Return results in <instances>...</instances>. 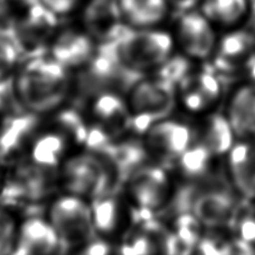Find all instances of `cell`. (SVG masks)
<instances>
[{"instance_id": "f1b7e54d", "label": "cell", "mask_w": 255, "mask_h": 255, "mask_svg": "<svg viewBox=\"0 0 255 255\" xmlns=\"http://www.w3.org/2000/svg\"><path fill=\"white\" fill-rule=\"evenodd\" d=\"M21 103L17 97L15 80L3 77L0 80V119L22 112Z\"/></svg>"}, {"instance_id": "603a6c76", "label": "cell", "mask_w": 255, "mask_h": 255, "mask_svg": "<svg viewBox=\"0 0 255 255\" xmlns=\"http://www.w3.org/2000/svg\"><path fill=\"white\" fill-rule=\"evenodd\" d=\"M235 139L238 138L226 115L213 113L205 121L200 143L211 150L215 157L229 153L235 144Z\"/></svg>"}, {"instance_id": "d6a6232c", "label": "cell", "mask_w": 255, "mask_h": 255, "mask_svg": "<svg viewBox=\"0 0 255 255\" xmlns=\"http://www.w3.org/2000/svg\"><path fill=\"white\" fill-rule=\"evenodd\" d=\"M16 223L6 211L0 209V254L12 252L16 244Z\"/></svg>"}, {"instance_id": "83f0119b", "label": "cell", "mask_w": 255, "mask_h": 255, "mask_svg": "<svg viewBox=\"0 0 255 255\" xmlns=\"http://www.w3.org/2000/svg\"><path fill=\"white\" fill-rule=\"evenodd\" d=\"M190 73V62L184 56H174L158 67L156 76L172 84H179Z\"/></svg>"}, {"instance_id": "4316f807", "label": "cell", "mask_w": 255, "mask_h": 255, "mask_svg": "<svg viewBox=\"0 0 255 255\" xmlns=\"http://www.w3.org/2000/svg\"><path fill=\"white\" fill-rule=\"evenodd\" d=\"M230 229H233L235 236L255 249V199H245L236 211Z\"/></svg>"}, {"instance_id": "e575fe53", "label": "cell", "mask_w": 255, "mask_h": 255, "mask_svg": "<svg viewBox=\"0 0 255 255\" xmlns=\"http://www.w3.org/2000/svg\"><path fill=\"white\" fill-rule=\"evenodd\" d=\"M109 252H110V248H109V245L104 241L94 239L90 241L89 243H86L79 251V253L89 255H103L108 254Z\"/></svg>"}, {"instance_id": "5bb4252c", "label": "cell", "mask_w": 255, "mask_h": 255, "mask_svg": "<svg viewBox=\"0 0 255 255\" xmlns=\"http://www.w3.org/2000/svg\"><path fill=\"white\" fill-rule=\"evenodd\" d=\"M94 126L116 139L132 129V116L129 108L119 93H102L94 97L92 102Z\"/></svg>"}, {"instance_id": "277c9868", "label": "cell", "mask_w": 255, "mask_h": 255, "mask_svg": "<svg viewBox=\"0 0 255 255\" xmlns=\"http://www.w3.org/2000/svg\"><path fill=\"white\" fill-rule=\"evenodd\" d=\"M61 184L68 194L93 199L115 194L120 187L108 162L91 151L64 162Z\"/></svg>"}, {"instance_id": "f546056e", "label": "cell", "mask_w": 255, "mask_h": 255, "mask_svg": "<svg viewBox=\"0 0 255 255\" xmlns=\"http://www.w3.org/2000/svg\"><path fill=\"white\" fill-rule=\"evenodd\" d=\"M158 244L151 236L139 231L138 233L127 235L125 242L122 243L120 252L122 254H152L158 252Z\"/></svg>"}, {"instance_id": "6da1fadb", "label": "cell", "mask_w": 255, "mask_h": 255, "mask_svg": "<svg viewBox=\"0 0 255 255\" xmlns=\"http://www.w3.org/2000/svg\"><path fill=\"white\" fill-rule=\"evenodd\" d=\"M66 70L54 58H30L15 79L22 108L33 113H45L60 106L70 89Z\"/></svg>"}, {"instance_id": "8d00e7d4", "label": "cell", "mask_w": 255, "mask_h": 255, "mask_svg": "<svg viewBox=\"0 0 255 255\" xmlns=\"http://www.w3.org/2000/svg\"><path fill=\"white\" fill-rule=\"evenodd\" d=\"M249 7L251 9L253 15L255 16V0H249Z\"/></svg>"}, {"instance_id": "8fae6325", "label": "cell", "mask_w": 255, "mask_h": 255, "mask_svg": "<svg viewBox=\"0 0 255 255\" xmlns=\"http://www.w3.org/2000/svg\"><path fill=\"white\" fill-rule=\"evenodd\" d=\"M235 196L225 189L200 191L191 199V213L198 218L205 229L231 227L240 206Z\"/></svg>"}, {"instance_id": "cb8c5ba5", "label": "cell", "mask_w": 255, "mask_h": 255, "mask_svg": "<svg viewBox=\"0 0 255 255\" xmlns=\"http://www.w3.org/2000/svg\"><path fill=\"white\" fill-rule=\"evenodd\" d=\"M120 8L131 25L144 27L162 19L166 13V0H121Z\"/></svg>"}, {"instance_id": "8992f818", "label": "cell", "mask_w": 255, "mask_h": 255, "mask_svg": "<svg viewBox=\"0 0 255 255\" xmlns=\"http://www.w3.org/2000/svg\"><path fill=\"white\" fill-rule=\"evenodd\" d=\"M49 223L60 239L61 252L82 249L95 236L92 209L79 196L58 198L49 209Z\"/></svg>"}, {"instance_id": "74e56055", "label": "cell", "mask_w": 255, "mask_h": 255, "mask_svg": "<svg viewBox=\"0 0 255 255\" xmlns=\"http://www.w3.org/2000/svg\"><path fill=\"white\" fill-rule=\"evenodd\" d=\"M25 1H26V2H28V1H30V0H25Z\"/></svg>"}, {"instance_id": "e0dca14e", "label": "cell", "mask_w": 255, "mask_h": 255, "mask_svg": "<svg viewBox=\"0 0 255 255\" xmlns=\"http://www.w3.org/2000/svg\"><path fill=\"white\" fill-rule=\"evenodd\" d=\"M91 209L95 231L102 235L128 233V226L134 224V208L129 211L113 194L94 198Z\"/></svg>"}, {"instance_id": "ac0fdd59", "label": "cell", "mask_w": 255, "mask_h": 255, "mask_svg": "<svg viewBox=\"0 0 255 255\" xmlns=\"http://www.w3.org/2000/svg\"><path fill=\"white\" fill-rule=\"evenodd\" d=\"M231 179L245 199H255V141L239 140L227 153Z\"/></svg>"}, {"instance_id": "d6986e66", "label": "cell", "mask_w": 255, "mask_h": 255, "mask_svg": "<svg viewBox=\"0 0 255 255\" xmlns=\"http://www.w3.org/2000/svg\"><path fill=\"white\" fill-rule=\"evenodd\" d=\"M60 248V239L49 221L34 217L21 225L12 252L21 255H46L55 253Z\"/></svg>"}, {"instance_id": "ffe728a7", "label": "cell", "mask_w": 255, "mask_h": 255, "mask_svg": "<svg viewBox=\"0 0 255 255\" xmlns=\"http://www.w3.org/2000/svg\"><path fill=\"white\" fill-rule=\"evenodd\" d=\"M226 117L236 138L255 141V83L235 91L227 106Z\"/></svg>"}, {"instance_id": "d4e9b609", "label": "cell", "mask_w": 255, "mask_h": 255, "mask_svg": "<svg viewBox=\"0 0 255 255\" xmlns=\"http://www.w3.org/2000/svg\"><path fill=\"white\" fill-rule=\"evenodd\" d=\"M215 156L203 143H193L178 158L180 175L187 179H199L206 176L213 166Z\"/></svg>"}, {"instance_id": "484cf974", "label": "cell", "mask_w": 255, "mask_h": 255, "mask_svg": "<svg viewBox=\"0 0 255 255\" xmlns=\"http://www.w3.org/2000/svg\"><path fill=\"white\" fill-rule=\"evenodd\" d=\"M249 8V0H204L203 13L212 22L233 26L242 19Z\"/></svg>"}, {"instance_id": "ba28073f", "label": "cell", "mask_w": 255, "mask_h": 255, "mask_svg": "<svg viewBox=\"0 0 255 255\" xmlns=\"http://www.w3.org/2000/svg\"><path fill=\"white\" fill-rule=\"evenodd\" d=\"M127 183L128 191L136 208L153 213L169 202L170 180L160 167L142 165L132 172Z\"/></svg>"}, {"instance_id": "d590c367", "label": "cell", "mask_w": 255, "mask_h": 255, "mask_svg": "<svg viewBox=\"0 0 255 255\" xmlns=\"http://www.w3.org/2000/svg\"><path fill=\"white\" fill-rule=\"evenodd\" d=\"M172 6L180 11H187L193 8L199 0H168Z\"/></svg>"}, {"instance_id": "4fadbf2b", "label": "cell", "mask_w": 255, "mask_h": 255, "mask_svg": "<svg viewBox=\"0 0 255 255\" xmlns=\"http://www.w3.org/2000/svg\"><path fill=\"white\" fill-rule=\"evenodd\" d=\"M255 61V35L248 30H234L217 42L214 66L224 74L247 71Z\"/></svg>"}, {"instance_id": "2e32d148", "label": "cell", "mask_w": 255, "mask_h": 255, "mask_svg": "<svg viewBox=\"0 0 255 255\" xmlns=\"http://www.w3.org/2000/svg\"><path fill=\"white\" fill-rule=\"evenodd\" d=\"M122 17L120 4L115 0H92L85 8L83 21L91 37L106 43L126 29Z\"/></svg>"}, {"instance_id": "7a4b0ae2", "label": "cell", "mask_w": 255, "mask_h": 255, "mask_svg": "<svg viewBox=\"0 0 255 255\" xmlns=\"http://www.w3.org/2000/svg\"><path fill=\"white\" fill-rule=\"evenodd\" d=\"M171 36L161 30L126 29L110 42L100 47L112 54L122 64L139 73L158 68L170 57Z\"/></svg>"}, {"instance_id": "4dcf8cb0", "label": "cell", "mask_w": 255, "mask_h": 255, "mask_svg": "<svg viewBox=\"0 0 255 255\" xmlns=\"http://www.w3.org/2000/svg\"><path fill=\"white\" fill-rule=\"evenodd\" d=\"M211 233L202 236L197 245V251L202 254H231L232 240L211 229Z\"/></svg>"}, {"instance_id": "5b68a950", "label": "cell", "mask_w": 255, "mask_h": 255, "mask_svg": "<svg viewBox=\"0 0 255 255\" xmlns=\"http://www.w3.org/2000/svg\"><path fill=\"white\" fill-rule=\"evenodd\" d=\"M176 101V84L157 76L152 80L139 81L130 90L132 129L136 132H147L150 127L170 116Z\"/></svg>"}, {"instance_id": "7c38bea8", "label": "cell", "mask_w": 255, "mask_h": 255, "mask_svg": "<svg viewBox=\"0 0 255 255\" xmlns=\"http://www.w3.org/2000/svg\"><path fill=\"white\" fill-rule=\"evenodd\" d=\"M177 38L189 58L206 60L217 46V38L212 21L198 12H188L180 18L177 27Z\"/></svg>"}, {"instance_id": "52a82bcc", "label": "cell", "mask_w": 255, "mask_h": 255, "mask_svg": "<svg viewBox=\"0 0 255 255\" xmlns=\"http://www.w3.org/2000/svg\"><path fill=\"white\" fill-rule=\"evenodd\" d=\"M27 10L13 27L12 40L21 57L35 58L44 53L56 30V13L38 0H30Z\"/></svg>"}, {"instance_id": "9a60e30c", "label": "cell", "mask_w": 255, "mask_h": 255, "mask_svg": "<svg viewBox=\"0 0 255 255\" xmlns=\"http://www.w3.org/2000/svg\"><path fill=\"white\" fill-rule=\"evenodd\" d=\"M179 97L190 112H206L221 98L222 84L209 71L189 73L179 83Z\"/></svg>"}, {"instance_id": "836d02e7", "label": "cell", "mask_w": 255, "mask_h": 255, "mask_svg": "<svg viewBox=\"0 0 255 255\" xmlns=\"http://www.w3.org/2000/svg\"><path fill=\"white\" fill-rule=\"evenodd\" d=\"M79 0H43V3L55 13H67L76 6Z\"/></svg>"}, {"instance_id": "9c48e42d", "label": "cell", "mask_w": 255, "mask_h": 255, "mask_svg": "<svg viewBox=\"0 0 255 255\" xmlns=\"http://www.w3.org/2000/svg\"><path fill=\"white\" fill-rule=\"evenodd\" d=\"M145 133L148 152L162 161H177L194 143L193 131L179 121L161 120L150 127Z\"/></svg>"}, {"instance_id": "7402d4cb", "label": "cell", "mask_w": 255, "mask_h": 255, "mask_svg": "<svg viewBox=\"0 0 255 255\" xmlns=\"http://www.w3.org/2000/svg\"><path fill=\"white\" fill-rule=\"evenodd\" d=\"M71 141L60 130L54 129L36 138L30 148L31 162L55 171L65 157Z\"/></svg>"}, {"instance_id": "1f68e13d", "label": "cell", "mask_w": 255, "mask_h": 255, "mask_svg": "<svg viewBox=\"0 0 255 255\" xmlns=\"http://www.w3.org/2000/svg\"><path fill=\"white\" fill-rule=\"evenodd\" d=\"M20 53L11 37L0 35V80L9 76L20 58Z\"/></svg>"}, {"instance_id": "3957f363", "label": "cell", "mask_w": 255, "mask_h": 255, "mask_svg": "<svg viewBox=\"0 0 255 255\" xmlns=\"http://www.w3.org/2000/svg\"><path fill=\"white\" fill-rule=\"evenodd\" d=\"M80 68L76 89L83 98L130 91L140 81L141 75V73L126 66L100 46L95 49L93 56Z\"/></svg>"}, {"instance_id": "44dd1931", "label": "cell", "mask_w": 255, "mask_h": 255, "mask_svg": "<svg viewBox=\"0 0 255 255\" xmlns=\"http://www.w3.org/2000/svg\"><path fill=\"white\" fill-rule=\"evenodd\" d=\"M54 60L66 68L81 67L95 52L90 35L75 30H64L51 44Z\"/></svg>"}, {"instance_id": "30bf717a", "label": "cell", "mask_w": 255, "mask_h": 255, "mask_svg": "<svg viewBox=\"0 0 255 255\" xmlns=\"http://www.w3.org/2000/svg\"><path fill=\"white\" fill-rule=\"evenodd\" d=\"M35 115L20 112L0 122V162L18 161L27 150H30L38 129V119Z\"/></svg>"}]
</instances>
